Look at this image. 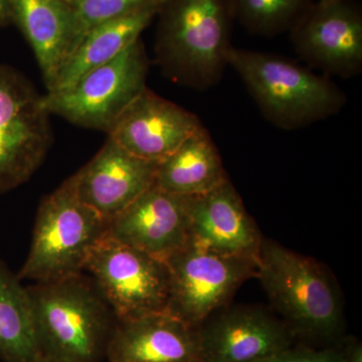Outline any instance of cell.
<instances>
[{"label": "cell", "instance_id": "obj_12", "mask_svg": "<svg viewBox=\"0 0 362 362\" xmlns=\"http://www.w3.org/2000/svg\"><path fill=\"white\" fill-rule=\"evenodd\" d=\"M190 197L152 185L109 223L108 235L165 261L187 245Z\"/></svg>", "mask_w": 362, "mask_h": 362}, {"label": "cell", "instance_id": "obj_20", "mask_svg": "<svg viewBox=\"0 0 362 362\" xmlns=\"http://www.w3.org/2000/svg\"><path fill=\"white\" fill-rule=\"evenodd\" d=\"M39 359L28 288L0 262V361Z\"/></svg>", "mask_w": 362, "mask_h": 362}, {"label": "cell", "instance_id": "obj_23", "mask_svg": "<svg viewBox=\"0 0 362 362\" xmlns=\"http://www.w3.org/2000/svg\"><path fill=\"white\" fill-rule=\"evenodd\" d=\"M349 341H340L322 349L294 344L257 362H344Z\"/></svg>", "mask_w": 362, "mask_h": 362}, {"label": "cell", "instance_id": "obj_7", "mask_svg": "<svg viewBox=\"0 0 362 362\" xmlns=\"http://www.w3.org/2000/svg\"><path fill=\"white\" fill-rule=\"evenodd\" d=\"M85 270L117 320L168 312L170 276L165 261L107 235L93 249Z\"/></svg>", "mask_w": 362, "mask_h": 362}, {"label": "cell", "instance_id": "obj_6", "mask_svg": "<svg viewBox=\"0 0 362 362\" xmlns=\"http://www.w3.org/2000/svg\"><path fill=\"white\" fill-rule=\"evenodd\" d=\"M149 59L138 40L115 59L64 90L42 95L49 115L108 134L130 104L146 89Z\"/></svg>", "mask_w": 362, "mask_h": 362}, {"label": "cell", "instance_id": "obj_19", "mask_svg": "<svg viewBox=\"0 0 362 362\" xmlns=\"http://www.w3.org/2000/svg\"><path fill=\"white\" fill-rule=\"evenodd\" d=\"M230 180L213 138L204 126L157 164L154 185L182 197H197Z\"/></svg>", "mask_w": 362, "mask_h": 362}, {"label": "cell", "instance_id": "obj_25", "mask_svg": "<svg viewBox=\"0 0 362 362\" xmlns=\"http://www.w3.org/2000/svg\"><path fill=\"white\" fill-rule=\"evenodd\" d=\"M11 23L8 0H0V28Z\"/></svg>", "mask_w": 362, "mask_h": 362}, {"label": "cell", "instance_id": "obj_2", "mask_svg": "<svg viewBox=\"0 0 362 362\" xmlns=\"http://www.w3.org/2000/svg\"><path fill=\"white\" fill-rule=\"evenodd\" d=\"M39 358L101 362L116 317L82 274L28 288Z\"/></svg>", "mask_w": 362, "mask_h": 362}, {"label": "cell", "instance_id": "obj_4", "mask_svg": "<svg viewBox=\"0 0 362 362\" xmlns=\"http://www.w3.org/2000/svg\"><path fill=\"white\" fill-rule=\"evenodd\" d=\"M228 66L262 115L279 129H301L337 115L346 105V94L330 78L281 54L233 47Z\"/></svg>", "mask_w": 362, "mask_h": 362}, {"label": "cell", "instance_id": "obj_1", "mask_svg": "<svg viewBox=\"0 0 362 362\" xmlns=\"http://www.w3.org/2000/svg\"><path fill=\"white\" fill-rule=\"evenodd\" d=\"M156 33V62L171 81L197 90L221 82L233 45L228 0H166Z\"/></svg>", "mask_w": 362, "mask_h": 362}, {"label": "cell", "instance_id": "obj_3", "mask_svg": "<svg viewBox=\"0 0 362 362\" xmlns=\"http://www.w3.org/2000/svg\"><path fill=\"white\" fill-rule=\"evenodd\" d=\"M257 277L295 338L338 343L343 305L337 283L315 259L263 239Z\"/></svg>", "mask_w": 362, "mask_h": 362}, {"label": "cell", "instance_id": "obj_17", "mask_svg": "<svg viewBox=\"0 0 362 362\" xmlns=\"http://www.w3.org/2000/svg\"><path fill=\"white\" fill-rule=\"evenodd\" d=\"M11 23L30 42L47 90L73 49L75 21L64 0H8Z\"/></svg>", "mask_w": 362, "mask_h": 362}, {"label": "cell", "instance_id": "obj_21", "mask_svg": "<svg viewBox=\"0 0 362 362\" xmlns=\"http://www.w3.org/2000/svg\"><path fill=\"white\" fill-rule=\"evenodd\" d=\"M233 20L251 33L275 37L290 33L310 11L313 0H228Z\"/></svg>", "mask_w": 362, "mask_h": 362}, {"label": "cell", "instance_id": "obj_5", "mask_svg": "<svg viewBox=\"0 0 362 362\" xmlns=\"http://www.w3.org/2000/svg\"><path fill=\"white\" fill-rule=\"evenodd\" d=\"M108 228L109 223L80 199L71 176L42 199L32 246L18 278L45 283L81 275Z\"/></svg>", "mask_w": 362, "mask_h": 362}, {"label": "cell", "instance_id": "obj_26", "mask_svg": "<svg viewBox=\"0 0 362 362\" xmlns=\"http://www.w3.org/2000/svg\"><path fill=\"white\" fill-rule=\"evenodd\" d=\"M37 362H54V361H47V359L39 358V359H37Z\"/></svg>", "mask_w": 362, "mask_h": 362}, {"label": "cell", "instance_id": "obj_27", "mask_svg": "<svg viewBox=\"0 0 362 362\" xmlns=\"http://www.w3.org/2000/svg\"><path fill=\"white\" fill-rule=\"evenodd\" d=\"M320 1H328V0H320Z\"/></svg>", "mask_w": 362, "mask_h": 362}, {"label": "cell", "instance_id": "obj_13", "mask_svg": "<svg viewBox=\"0 0 362 362\" xmlns=\"http://www.w3.org/2000/svg\"><path fill=\"white\" fill-rule=\"evenodd\" d=\"M202 126L195 114L146 88L124 111L108 137L133 156L158 163Z\"/></svg>", "mask_w": 362, "mask_h": 362}, {"label": "cell", "instance_id": "obj_16", "mask_svg": "<svg viewBox=\"0 0 362 362\" xmlns=\"http://www.w3.org/2000/svg\"><path fill=\"white\" fill-rule=\"evenodd\" d=\"M199 328L168 312L117 320L112 331L107 362H199Z\"/></svg>", "mask_w": 362, "mask_h": 362}, {"label": "cell", "instance_id": "obj_18", "mask_svg": "<svg viewBox=\"0 0 362 362\" xmlns=\"http://www.w3.org/2000/svg\"><path fill=\"white\" fill-rule=\"evenodd\" d=\"M160 9L161 7L142 9L92 28L64 62L47 92L68 89L86 74L115 59L140 40L143 30Z\"/></svg>", "mask_w": 362, "mask_h": 362}, {"label": "cell", "instance_id": "obj_15", "mask_svg": "<svg viewBox=\"0 0 362 362\" xmlns=\"http://www.w3.org/2000/svg\"><path fill=\"white\" fill-rule=\"evenodd\" d=\"M189 214L194 242L258 265L263 238L230 180L206 194L190 197Z\"/></svg>", "mask_w": 362, "mask_h": 362}, {"label": "cell", "instance_id": "obj_9", "mask_svg": "<svg viewBox=\"0 0 362 362\" xmlns=\"http://www.w3.org/2000/svg\"><path fill=\"white\" fill-rule=\"evenodd\" d=\"M170 276L168 313L199 327L226 306L240 286L257 277L250 259L225 256L190 240L165 259Z\"/></svg>", "mask_w": 362, "mask_h": 362}, {"label": "cell", "instance_id": "obj_11", "mask_svg": "<svg viewBox=\"0 0 362 362\" xmlns=\"http://www.w3.org/2000/svg\"><path fill=\"white\" fill-rule=\"evenodd\" d=\"M197 328L202 344L199 362H257L297 340L280 317L246 305H226Z\"/></svg>", "mask_w": 362, "mask_h": 362}, {"label": "cell", "instance_id": "obj_24", "mask_svg": "<svg viewBox=\"0 0 362 362\" xmlns=\"http://www.w3.org/2000/svg\"><path fill=\"white\" fill-rule=\"evenodd\" d=\"M344 362H362V347L361 342H349L346 357Z\"/></svg>", "mask_w": 362, "mask_h": 362}, {"label": "cell", "instance_id": "obj_14", "mask_svg": "<svg viewBox=\"0 0 362 362\" xmlns=\"http://www.w3.org/2000/svg\"><path fill=\"white\" fill-rule=\"evenodd\" d=\"M157 164L133 156L108 137L74 175L78 197L110 223L154 185Z\"/></svg>", "mask_w": 362, "mask_h": 362}, {"label": "cell", "instance_id": "obj_8", "mask_svg": "<svg viewBox=\"0 0 362 362\" xmlns=\"http://www.w3.org/2000/svg\"><path fill=\"white\" fill-rule=\"evenodd\" d=\"M42 95L18 71L0 65V194L26 182L52 146Z\"/></svg>", "mask_w": 362, "mask_h": 362}, {"label": "cell", "instance_id": "obj_22", "mask_svg": "<svg viewBox=\"0 0 362 362\" xmlns=\"http://www.w3.org/2000/svg\"><path fill=\"white\" fill-rule=\"evenodd\" d=\"M64 1L70 7L73 13L74 21H75V33H74V44L71 49L73 52L80 44L83 37L97 25L142 11V9L162 7L166 0H64Z\"/></svg>", "mask_w": 362, "mask_h": 362}, {"label": "cell", "instance_id": "obj_10", "mask_svg": "<svg viewBox=\"0 0 362 362\" xmlns=\"http://www.w3.org/2000/svg\"><path fill=\"white\" fill-rule=\"evenodd\" d=\"M290 39L299 58L325 77L350 78L362 71V13L352 0H319Z\"/></svg>", "mask_w": 362, "mask_h": 362}]
</instances>
